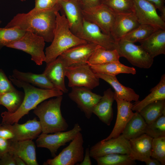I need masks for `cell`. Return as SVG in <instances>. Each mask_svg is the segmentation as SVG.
Masks as SVG:
<instances>
[{
    "label": "cell",
    "mask_w": 165,
    "mask_h": 165,
    "mask_svg": "<svg viewBox=\"0 0 165 165\" xmlns=\"http://www.w3.org/2000/svg\"><path fill=\"white\" fill-rule=\"evenodd\" d=\"M61 9L58 3L48 9L34 8L27 13L17 14L5 27H15L30 31L42 37L45 42H51L56 26V13Z\"/></svg>",
    "instance_id": "obj_1"
},
{
    "label": "cell",
    "mask_w": 165,
    "mask_h": 165,
    "mask_svg": "<svg viewBox=\"0 0 165 165\" xmlns=\"http://www.w3.org/2000/svg\"><path fill=\"white\" fill-rule=\"evenodd\" d=\"M11 82L17 87L22 88L24 92L23 101L18 109L13 113L7 111L2 113V123L13 124L34 109L40 103L50 98L62 95L63 93L57 89H46L35 87L28 83L16 79L11 76Z\"/></svg>",
    "instance_id": "obj_2"
},
{
    "label": "cell",
    "mask_w": 165,
    "mask_h": 165,
    "mask_svg": "<svg viewBox=\"0 0 165 165\" xmlns=\"http://www.w3.org/2000/svg\"><path fill=\"white\" fill-rule=\"evenodd\" d=\"M87 42L72 33L65 15H61L57 12L53 39L50 45L46 49L45 62L46 64L49 63L70 48Z\"/></svg>",
    "instance_id": "obj_3"
},
{
    "label": "cell",
    "mask_w": 165,
    "mask_h": 165,
    "mask_svg": "<svg viewBox=\"0 0 165 165\" xmlns=\"http://www.w3.org/2000/svg\"><path fill=\"white\" fill-rule=\"evenodd\" d=\"M62 99L61 95L44 101L34 109L33 113L39 118L42 133L66 131L68 127L61 111Z\"/></svg>",
    "instance_id": "obj_4"
},
{
    "label": "cell",
    "mask_w": 165,
    "mask_h": 165,
    "mask_svg": "<svg viewBox=\"0 0 165 165\" xmlns=\"http://www.w3.org/2000/svg\"><path fill=\"white\" fill-rule=\"evenodd\" d=\"M45 41L41 37L30 31H26L19 40L7 46L10 48L20 50L30 54L31 60L37 65H41L45 60L44 50Z\"/></svg>",
    "instance_id": "obj_5"
},
{
    "label": "cell",
    "mask_w": 165,
    "mask_h": 165,
    "mask_svg": "<svg viewBox=\"0 0 165 165\" xmlns=\"http://www.w3.org/2000/svg\"><path fill=\"white\" fill-rule=\"evenodd\" d=\"M116 49L120 57H125L132 64L139 68L148 69L152 65L154 58L140 45L121 40L116 42Z\"/></svg>",
    "instance_id": "obj_6"
},
{
    "label": "cell",
    "mask_w": 165,
    "mask_h": 165,
    "mask_svg": "<svg viewBox=\"0 0 165 165\" xmlns=\"http://www.w3.org/2000/svg\"><path fill=\"white\" fill-rule=\"evenodd\" d=\"M84 141L79 132L69 145L53 159L47 160L44 165H74L81 162L84 156Z\"/></svg>",
    "instance_id": "obj_7"
},
{
    "label": "cell",
    "mask_w": 165,
    "mask_h": 165,
    "mask_svg": "<svg viewBox=\"0 0 165 165\" xmlns=\"http://www.w3.org/2000/svg\"><path fill=\"white\" fill-rule=\"evenodd\" d=\"M65 76L68 79L70 87H83L91 90L100 84V79L86 63L68 67Z\"/></svg>",
    "instance_id": "obj_8"
},
{
    "label": "cell",
    "mask_w": 165,
    "mask_h": 165,
    "mask_svg": "<svg viewBox=\"0 0 165 165\" xmlns=\"http://www.w3.org/2000/svg\"><path fill=\"white\" fill-rule=\"evenodd\" d=\"M82 131L79 125L75 124L73 128L68 131L59 132L53 134L42 133L37 137L36 142L38 147L45 148L50 151L52 157L56 156L58 149L71 142Z\"/></svg>",
    "instance_id": "obj_9"
},
{
    "label": "cell",
    "mask_w": 165,
    "mask_h": 165,
    "mask_svg": "<svg viewBox=\"0 0 165 165\" xmlns=\"http://www.w3.org/2000/svg\"><path fill=\"white\" fill-rule=\"evenodd\" d=\"M134 12L140 24L152 26L159 29H165V21L159 16L155 6L147 0H134Z\"/></svg>",
    "instance_id": "obj_10"
},
{
    "label": "cell",
    "mask_w": 165,
    "mask_h": 165,
    "mask_svg": "<svg viewBox=\"0 0 165 165\" xmlns=\"http://www.w3.org/2000/svg\"><path fill=\"white\" fill-rule=\"evenodd\" d=\"M130 152L129 140L122 134L116 138L101 141L90 148V156L94 159L112 153L129 155Z\"/></svg>",
    "instance_id": "obj_11"
},
{
    "label": "cell",
    "mask_w": 165,
    "mask_h": 165,
    "mask_svg": "<svg viewBox=\"0 0 165 165\" xmlns=\"http://www.w3.org/2000/svg\"><path fill=\"white\" fill-rule=\"evenodd\" d=\"M82 13L84 19L97 25L104 33L110 35L115 14L108 7L102 4L82 9Z\"/></svg>",
    "instance_id": "obj_12"
},
{
    "label": "cell",
    "mask_w": 165,
    "mask_h": 165,
    "mask_svg": "<svg viewBox=\"0 0 165 165\" xmlns=\"http://www.w3.org/2000/svg\"><path fill=\"white\" fill-rule=\"evenodd\" d=\"M61 11L64 12L73 34L81 38L83 32L84 18L78 2L75 0H59Z\"/></svg>",
    "instance_id": "obj_13"
},
{
    "label": "cell",
    "mask_w": 165,
    "mask_h": 165,
    "mask_svg": "<svg viewBox=\"0 0 165 165\" xmlns=\"http://www.w3.org/2000/svg\"><path fill=\"white\" fill-rule=\"evenodd\" d=\"M68 94V97L75 102L82 112L86 117H91L95 106L99 102L101 96L93 92L91 90L83 87H73Z\"/></svg>",
    "instance_id": "obj_14"
},
{
    "label": "cell",
    "mask_w": 165,
    "mask_h": 165,
    "mask_svg": "<svg viewBox=\"0 0 165 165\" xmlns=\"http://www.w3.org/2000/svg\"><path fill=\"white\" fill-rule=\"evenodd\" d=\"M82 39L108 50L116 49V42L110 35L104 33L97 25L84 19Z\"/></svg>",
    "instance_id": "obj_15"
},
{
    "label": "cell",
    "mask_w": 165,
    "mask_h": 165,
    "mask_svg": "<svg viewBox=\"0 0 165 165\" xmlns=\"http://www.w3.org/2000/svg\"><path fill=\"white\" fill-rule=\"evenodd\" d=\"M67 67L64 60L59 56L53 61L46 63L45 69L42 73L56 89L63 93L68 92L64 82Z\"/></svg>",
    "instance_id": "obj_16"
},
{
    "label": "cell",
    "mask_w": 165,
    "mask_h": 165,
    "mask_svg": "<svg viewBox=\"0 0 165 165\" xmlns=\"http://www.w3.org/2000/svg\"><path fill=\"white\" fill-rule=\"evenodd\" d=\"M99 46L87 42L72 47L60 56L68 67L86 64V62L96 49Z\"/></svg>",
    "instance_id": "obj_17"
},
{
    "label": "cell",
    "mask_w": 165,
    "mask_h": 165,
    "mask_svg": "<svg viewBox=\"0 0 165 165\" xmlns=\"http://www.w3.org/2000/svg\"><path fill=\"white\" fill-rule=\"evenodd\" d=\"M140 24L134 12L115 14L110 35L116 42Z\"/></svg>",
    "instance_id": "obj_18"
},
{
    "label": "cell",
    "mask_w": 165,
    "mask_h": 165,
    "mask_svg": "<svg viewBox=\"0 0 165 165\" xmlns=\"http://www.w3.org/2000/svg\"><path fill=\"white\" fill-rule=\"evenodd\" d=\"M6 124L14 134V138L10 140L13 141L32 140L42 133L40 121L35 118L29 119L23 124L15 123L13 124Z\"/></svg>",
    "instance_id": "obj_19"
},
{
    "label": "cell",
    "mask_w": 165,
    "mask_h": 165,
    "mask_svg": "<svg viewBox=\"0 0 165 165\" xmlns=\"http://www.w3.org/2000/svg\"><path fill=\"white\" fill-rule=\"evenodd\" d=\"M115 100L117 103V109L116 123L110 134L106 138L101 140L103 141L119 136L134 113L132 109L133 104L131 102L119 99L115 94Z\"/></svg>",
    "instance_id": "obj_20"
},
{
    "label": "cell",
    "mask_w": 165,
    "mask_h": 165,
    "mask_svg": "<svg viewBox=\"0 0 165 165\" xmlns=\"http://www.w3.org/2000/svg\"><path fill=\"white\" fill-rule=\"evenodd\" d=\"M153 138L144 134L129 140L130 152L129 155L133 160L144 162L151 157Z\"/></svg>",
    "instance_id": "obj_21"
},
{
    "label": "cell",
    "mask_w": 165,
    "mask_h": 165,
    "mask_svg": "<svg viewBox=\"0 0 165 165\" xmlns=\"http://www.w3.org/2000/svg\"><path fill=\"white\" fill-rule=\"evenodd\" d=\"M9 152L21 158L26 165H38L36 160V147L32 140L19 141L10 140Z\"/></svg>",
    "instance_id": "obj_22"
},
{
    "label": "cell",
    "mask_w": 165,
    "mask_h": 165,
    "mask_svg": "<svg viewBox=\"0 0 165 165\" xmlns=\"http://www.w3.org/2000/svg\"><path fill=\"white\" fill-rule=\"evenodd\" d=\"M114 100L115 92L111 88L108 89L104 91L103 96L93 110V113L108 126L110 125L113 119L112 106Z\"/></svg>",
    "instance_id": "obj_23"
},
{
    "label": "cell",
    "mask_w": 165,
    "mask_h": 165,
    "mask_svg": "<svg viewBox=\"0 0 165 165\" xmlns=\"http://www.w3.org/2000/svg\"><path fill=\"white\" fill-rule=\"evenodd\" d=\"M141 46L152 57L165 54V29H159L139 42Z\"/></svg>",
    "instance_id": "obj_24"
},
{
    "label": "cell",
    "mask_w": 165,
    "mask_h": 165,
    "mask_svg": "<svg viewBox=\"0 0 165 165\" xmlns=\"http://www.w3.org/2000/svg\"><path fill=\"white\" fill-rule=\"evenodd\" d=\"M99 79H101L109 84L114 89L115 95L119 99L131 102L139 101V96L134 90L122 84L116 76L100 73H95Z\"/></svg>",
    "instance_id": "obj_25"
},
{
    "label": "cell",
    "mask_w": 165,
    "mask_h": 165,
    "mask_svg": "<svg viewBox=\"0 0 165 165\" xmlns=\"http://www.w3.org/2000/svg\"><path fill=\"white\" fill-rule=\"evenodd\" d=\"M11 76L18 80L36 86L39 88L46 89H56L43 73L36 74L31 72H22L14 69L13 71V74Z\"/></svg>",
    "instance_id": "obj_26"
},
{
    "label": "cell",
    "mask_w": 165,
    "mask_h": 165,
    "mask_svg": "<svg viewBox=\"0 0 165 165\" xmlns=\"http://www.w3.org/2000/svg\"><path fill=\"white\" fill-rule=\"evenodd\" d=\"M151 93L143 100L135 102L132 108L133 111L139 112L147 105L156 101L165 100V74L163 75L158 83L152 88Z\"/></svg>",
    "instance_id": "obj_27"
},
{
    "label": "cell",
    "mask_w": 165,
    "mask_h": 165,
    "mask_svg": "<svg viewBox=\"0 0 165 165\" xmlns=\"http://www.w3.org/2000/svg\"><path fill=\"white\" fill-rule=\"evenodd\" d=\"M147 124L139 112H135L126 125L122 135L130 140L145 134Z\"/></svg>",
    "instance_id": "obj_28"
},
{
    "label": "cell",
    "mask_w": 165,
    "mask_h": 165,
    "mask_svg": "<svg viewBox=\"0 0 165 165\" xmlns=\"http://www.w3.org/2000/svg\"><path fill=\"white\" fill-rule=\"evenodd\" d=\"M95 73H100L113 76L121 73L135 75L136 69L133 67H130L119 62H112L105 64L90 65Z\"/></svg>",
    "instance_id": "obj_29"
},
{
    "label": "cell",
    "mask_w": 165,
    "mask_h": 165,
    "mask_svg": "<svg viewBox=\"0 0 165 165\" xmlns=\"http://www.w3.org/2000/svg\"><path fill=\"white\" fill-rule=\"evenodd\" d=\"M120 57L116 49L107 50L99 46L90 56L86 64L89 65L119 62Z\"/></svg>",
    "instance_id": "obj_30"
},
{
    "label": "cell",
    "mask_w": 165,
    "mask_h": 165,
    "mask_svg": "<svg viewBox=\"0 0 165 165\" xmlns=\"http://www.w3.org/2000/svg\"><path fill=\"white\" fill-rule=\"evenodd\" d=\"M147 124L165 114V100H158L143 108L139 112Z\"/></svg>",
    "instance_id": "obj_31"
},
{
    "label": "cell",
    "mask_w": 165,
    "mask_h": 165,
    "mask_svg": "<svg viewBox=\"0 0 165 165\" xmlns=\"http://www.w3.org/2000/svg\"><path fill=\"white\" fill-rule=\"evenodd\" d=\"M24 96V93L16 89L0 95V105L5 107L9 112L13 113L20 106Z\"/></svg>",
    "instance_id": "obj_32"
},
{
    "label": "cell",
    "mask_w": 165,
    "mask_h": 165,
    "mask_svg": "<svg viewBox=\"0 0 165 165\" xmlns=\"http://www.w3.org/2000/svg\"><path fill=\"white\" fill-rule=\"evenodd\" d=\"M98 165H134L135 160H132L129 155L112 153L94 158Z\"/></svg>",
    "instance_id": "obj_33"
},
{
    "label": "cell",
    "mask_w": 165,
    "mask_h": 165,
    "mask_svg": "<svg viewBox=\"0 0 165 165\" xmlns=\"http://www.w3.org/2000/svg\"><path fill=\"white\" fill-rule=\"evenodd\" d=\"M158 30L159 29L149 25L140 24L121 40L134 43L139 42L147 38Z\"/></svg>",
    "instance_id": "obj_34"
},
{
    "label": "cell",
    "mask_w": 165,
    "mask_h": 165,
    "mask_svg": "<svg viewBox=\"0 0 165 165\" xmlns=\"http://www.w3.org/2000/svg\"><path fill=\"white\" fill-rule=\"evenodd\" d=\"M102 4L108 7L115 14L134 12V0H103Z\"/></svg>",
    "instance_id": "obj_35"
},
{
    "label": "cell",
    "mask_w": 165,
    "mask_h": 165,
    "mask_svg": "<svg viewBox=\"0 0 165 165\" xmlns=\"http://www.w3.org/2000/svg\"><path fill=\"white\" fill-rule=\"evenodd\" d=\"M26 31L17 28H0V49L21 38Z\"/></svg>",
    "instance_id": "obj_36"
},
{
    "label": "cell",
    "mask_w": 165,
    "mask_h": 165,
    "mask_svg": "<svg viewBox=\"0 0 165 165\" xmlns=\"http://www.w3.org/2000/svg\"><path fill=\"white\" fill-rule=\"evenodd\" d=\"M145 134L153 138L165 136V114L147 124Z\"/></svg>",
    "instance_id": "obj_37"
},
{
    "label": "cell",
    "mask_w": 165,
    "mask_h": 165,
    "mask_svg": "<svg viewBox=\"0 0 165 165\" xmlns=\"http://www.w3.org/2000/svg\"><path fill=\"white\" fill-rule=\"evenodd\" d=\"M151 157L165 165V136L153 138Z\"/></svg>",
    "instance_id": "obj_38"
},
{
    "label": "cell",
    "mask_w": 165,
    "mask_h": 165,
    "mask_svg": "<svg viewBox=\"0 0 165 165\" xmlns=\"http://www.w3.org/2000/svg\"><path fill=\"white\" fill-rule=\"evenodd\" d=\"M16 89L2 69H0V95L12 91Z\"/></svg>",
    "instance_id": "obj_39"
},
{
    "label": "cell",
    "mask_w": 165,
    "mask_h": 165,
    "mask_svg": "<svg viewBox=\"0 0 165 165\" xmlns=\"http://www.w3.org/2000/svg\"><path fill=\"white\" fill-rule=\"evenodd\" d=\"M35 8L43 10L50 9L58 3L59 0H35Z\"/></svg>",
    "instance_id": "obj_40"
},
{
    "label": "cell",
    "mask_w": 165,
    "mask_h": 165,
    "mask_svg": "<svg viewBox=\"0 0 165 165\" xmlns=\"http://www.w3.org/2000/svg\"><path fill=\"white\" fill-rule=\"evenodd\" d=\"M103 0H79L78 2L82 9L95 7L102 4Z\"/></svg>",
    "instance_id": "obj_41"
},
{
    "label": "cell",
    "mask_w": 165,
    "mask_h": 165,
    "mask_svg": "<svg viewBox=\"0 0 165 165\" xmlns=\"http://www.w3.org/2000/svg\"><path fill=\"white\" fill-rule=\"evenodd\" d=\"M13 132L7 127L6 124H0V137L7 140H12L14 137Z\"/></svg>",
    "instance_id": "obj_42"
},
{
    "label": "cell",
    "mask_w": 165,
    "mask_h": 165,
    "mask_svg": "<svg viewBox=\"0 0 165 165\" xmlns=\"http://www.w3.org/2000/svg\"><path fill=\"white\" fill-rule=\"evenodd\" d=\"M0 165H16L13 155L9 152L0 157Z\"/></svg>",
    "instance_id": "obj_43"
},
{
    "label": "cell",
    "mask_w": 165,
    "mask_h": 165,
    "mask_svg": "<svg viewBox=\"0 0 165 165\" xmlns=\"http://www.w3.org/2000/svg\"><path fill=\"white\" fill-rule=\"evenodd\" d=\"M10 145V140L0 137V157L4 154L9 152Z\"/></svg>",
    "instance_id": "obj_44"
},
{
    "label": "cell",
    "mask_w": 165,
    "mask_h": 165,
    "mask_svg": "<svg viewBox=\"0 0 165 165\" xmlns=\"http://www.w3.org/2000/svg\"><path fill=\"white\" fill-rule=\"evenodd\" d=\"M153 3L160 13L165 12V0H147Z\"/></svg>",
    "instance_id": "obj_45"
},
{
    "label": "cell",
    "mask_w": 165,
    "mask_h": 165,
    "mask_svg": "<svg viewBox=\"0 0 165 165\" xmlns=\"http://www.w3.org/2000/svg\"><path fill=\"white\" fill-rule=\"evenodd\" d=\"M90 148H87L85 150V155L82 161L79 164L80 165H91V161L90 158Z\"/></svg>",
    "instance_id": "obj_46"
},
{
    "label": "cell",
    "mask_w": 165,
    "mask_h": 165,
    "mask_svg": "<svg viewBox=\"0 0 165 165\" xmlns=\"http://www.w3.org/2000/svg\"><path fill=\"white\" fill-rule=\"evenodd\" d=\"M144 162L147 165H161V163L157 160L150 157L145 160Z\"/></svg>",
    "instance_id": "obj_47"
},
{
    "label": "cell",
    "mask_w": 165,
    "mask_h": 165,
    "mask_svg": "<svg viewBox=\"0 0 165 165\" xmlns=\"http://www.w3.org/2000/svg\"><path fill=\"white\" fill-rule=\"evenodd\" d=\"M14 159L16 165H26V163L20 157L13 155Z\"/></svg>",
    "instance_id": "obj_48"
},
{
    "label": "cell",
    "mask_w": 165,
    "mask_h": 165,
    "mask_svg": "<svg viewBox=\"0 0 165 165\" xmlns=\"http://www.w3.org/2000/svg\"><path fill=\"white\" fill-rule=\"evenodd\" d=\"M20 1H25L26 0H20Z\"/></svg>",
    "instance_id": "obj_49"
},
{
    "label": "cell",
    "mask_w": 165,
    "mask_h": 165,
    "mask_svg": "<svg viewBox=\"0 0 165 165\" xmlns=\"http://www.w3.org/2000/svg\"><path fill=\"white\" fill-rule=\"evenodd\" d=\"M1 21L0 20V24L1 23Z\"/></svg>",
    "instance_id": "obj_50"
},
{
    "label": "cell",
    "mask_w": 165,
    "mask_h": 165,
    "mask_svg": "<svg viewBox=\"0 0 165 165\" xmlns=\"http://www.w3.org/2000/svg\"><path fill=\"white\" fill-rule=\"evenodd\" d=\"M75 0V1H78V2L79 0Z\"/></svg>",
    "instance_id": "obj_51"
}]
</instances>
